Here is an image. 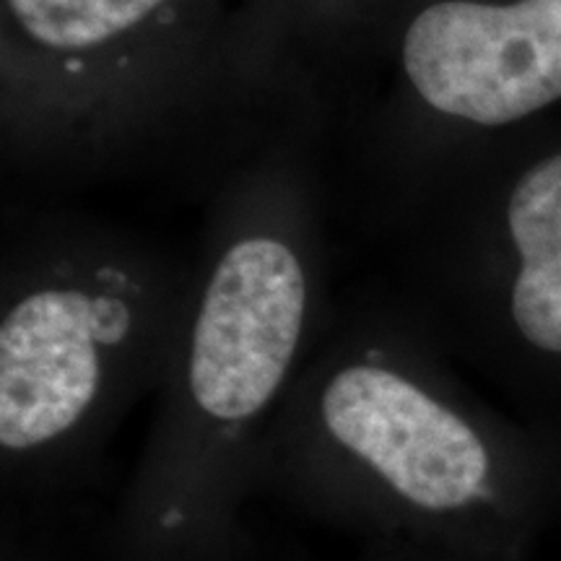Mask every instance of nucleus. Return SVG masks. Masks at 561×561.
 <instances>
[{
    "label": "nucleus",
    "mask_w": 561,
    "mask_h": 561,
    "mask_svg": "<svg viewBox=\"0 0 561 561\" xmlns=\"http://www.w3.org/2000/svg\"><path fill=\"white\" fill-rule=\"evenodd\" d=\"M257 494L362 543L528 561L561 512V447L476 390L396 291H369L335 301Z\"/></svg>",
    "instance_id": "nucleus-2"
},
{
    "label": "nucleus",
    "mask_w": 561,
    "mask_h": 561,
    "mask_svg": "<svg viewBox=\"0 0 561 561\" xmlns=\"http://www.w3.org/2000/svg\"><path fill=\"white\" fill-rule=\"evenodd\" d=\"M561 112V0H411L335 112L364 221L450 161Z\"/></svg>",
    "instance_id": "nucleus-6"
},
{
    "label": "nucleus",
    "mask_w": 561,
    "mask_h": 561,
    "mask_svg": "<svg viewBox=\"0 0 561 561\" xmlns=\"http://www.w3.org/2000/svg\"><path fill=\"white\" fill-rule=\"evenodd\" d=\"M250 115L224 0H0L5 182L193 159Z\"/></svg>",
    "instance_id": "nucleus-4"
},
{
    "label": "nucleus",
    "mask_w": 561,
    "mask_h": 561,
    "mask_svg": "<svg viewBox=\"0 0 561 561\" xmlns=\"http://www.w3.org/2000/svg\"><path fill=\"white\" fill-rule=\"evenodd\" d=\"M322 128L255 115L198 159L208 214L110 561H244L263 442L333 318Z\"/></svg>",
    "instance_id": "nucleus-1"
},
{
    "label": "nucleus",
    "mask_w": 561,
    "mask_h": 561,
    "mask_svg": "<svg viewBox=\"0 0 561 561\" xmlns=\"http://www.w3.org/2000/svg\"><path fill=\"white\" fill-rule=\"evenodd\" d=\"M411 0H242L237 53L263 110H310L322 128L375 66Z\"/></svg>",
    "instance_id": "nucleus-7"
},
{
    "label": "nucleus",
    "mask_w": 561,
    "mask_h": 561,
    "mask_svg": "<svg viewBox=\"0 0 561 561\" xmlns=\"http://www.w3.org/2000/svg\"><path fill=\"white\" fill-rule=\"evenodd\" d=\"M359 559L362 561H489V559L450 557V553L413 549V546H403V543H362Z\"/></svg>",
    "instance_id": "nucleus-8"
},
{
    "label": "nucleus",
    "mask_w": 561,
    "mask_h": 561,
    "mask_svg": "<svg viewBox=\"0 0 561 561\" xmlns=\"http://www.w3.org/2000/svg\"><path fill=\"white\" fill-rule=\"evenodd\" d=\"M3 561H42V559L32 549H26V546L21 543L16 536H9V533H5Z\"/></svg>",
    "instance_id": "nucleus-9"
},
{
    "label": "nucleus",
    "mask_w": 561,
    "mask_h": 561,
    "mask_svg": "<svg viewBox=\"0 0 561 561\" xmlns=\"http://www.w3.org/2000/svg\"><path fill=\"white\" fill-rule=\"evenodd\" d=\"M193 261L128 227L5 203L0 257V483L50 504L94 476L157 396Z\"/></svg>",
    "instance_id": "nucleus-3"
},
{
    "label": "nucleus",
    "mask_w": 561,
    "mask_h": 561,
    "mask_svg": "<svg viewBox=\"0 0 561 561\" xmlns=\"http://www.w3.org/2000/svg\"><path fill=\"white\" fill-rule=\"evenodd\" d=\"M369 227L453 362L561 447V112L432 172Z\"/></svg>",
    "instance_id": "nucleus-5"
}]
</instances>
